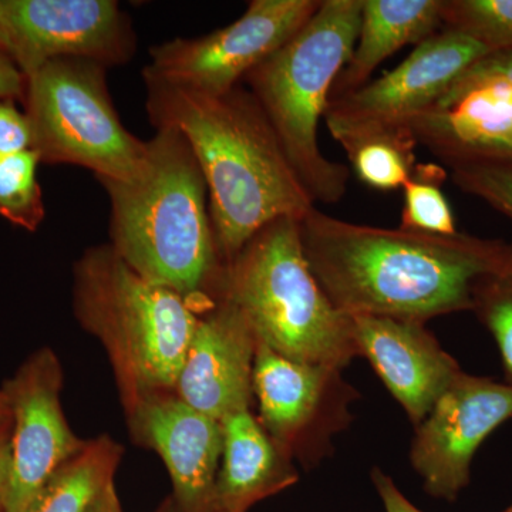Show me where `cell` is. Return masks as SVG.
<instances>
[{
	"label": "cell",
	"mask_w": 512,
	"mask_h": 512,
	"mask_svg": "<svg viewBox=\"0 0 512 512\" xmlns=\"http://www.w3.org/2000/svg\"><path fill=\"white\" fill-rule=\"evenodd\" d=\"M100 183L110 198V245L124 262L183 296L197 313L214 305L227 265L212 229L207 183L187 138L157 128L133 178Z\"/></svg>",
	"instance_id": "3"
},
{
	"label": "cell",
	"mask_w": 512,
	"mask_h": 512,
	"mask_svg": "<svg viewBox=\"0 0 512 512\" xmlns=\"http://www.w3.org/2000/svg\"><path fill=\"white\" fill-rule=\"evenodd\" d=\"M503 512H512V504L510 505V507L505 508Z\"/></svg>",
	"instance_id": "35"
},
{
	"label": "cell",
	"mask_w": 512,
	"mask_h": 512,
	"mask_svg": "<svg viewBox=\"0 0 512 512\" xmlns=\"http://www.w3.org/2000/svg\"><path fill=\"white\" fill-rule=\"evenodd\" d=\"M451 180L512 222V163L463 161L448 165Z\"/></svg>",
	"instance_id": "26"
},
{
	"label": "cell",
	"mask_w": 512,
	"mask_h": 512,
	"mask_svg": "<svg viewBox=\"0 0 512 512\" xmlns=\"http://www.w3.org/2000/svg\"><path fill=\"white\" fill-rule=\"evenodd\" d=\"M252 387L261 426L285 456L305 466L329 453L332 437L352 419L357 394L342 370L286 359L259 342Z\"/></svg>",
	"instance_id": "9"
},
{
	"label": "cell",
	"mask_w": 512,
	"mask_h": 512,
	"mask_svg": "<svg viewBox=\"0 0 512 512\" xmlns=\"http://www.w3.org/2000/svg\"><path fill=\"white\" fill-rule=\"evenodd\" d=\"M511 417L512 383L461 372L416 427L410 461L424 490L456 501L470 484L478 448Z\"/></svg>",
	"instance_id": "10"
},
{
	"label": "cell",
	"mask_w": 512,
	"mask_h": 512,
	"mask_svg": "<svg viewBox=\"0 0 512 512\" xmlns=\"http://www.w3.org/2000/svg\"><path fill=\"white\" fill-rule=\"evenodd\" d=\"M372 478L386 512H423L407 500L392 478L384 474L380 468L373 470Z\"/></svg>",
	"instance_id": "30"
},
{
	"label": "cell",
	"mask_w": 512,
	"mask_h": 512,
	"mask_svg": "<svg viewBox=\"0 0 512 512\" xmlns=\"http://www.w3.org/2000/svg\"><path fill=\"white\" fill-rule=\"evenodd\" d=\"M471 312L493 336L512 383V242H505L497 264L478 279Z\"/></svg>",
	"instance_id": "22"
},
{
	"label": "cell",
	"mask_w": 512,
	"mask_h": 512,
	"mask_svg": "<svg viewBox=\"0 0 512 512\" xmlns=\"http://www.w3.org/2000/svg\"><path fill=\"white\" fill-rule=\"evenodd\" d=\"M0 52L12 57L15 62V35H13L6 0H0Z\"/></svg>",
	"instance_id": "32"
},
{
	"label": "cell",
	"mask_w": 512,
	"mask_h": 512,
	"mask_svg": "<svg viewBox=\"0 0 512 512\" xmlns=\"http://www.w3.org/2000/svg\"><path fill=\"white\" fill-rule=\"evenodd\" d=\"M447 170L439 164L421 163L404 184L400 228L434 235L457 234V222L443 184Z\"/></svg>",
	"instance_id": "21"
},
{
	"label": "cell",
	"mask_w": 512,
	"mask_h": 512,
	"mask_svg": "<svg viewBox=\"0 0 512 512\" xmlns=\"http://www.w3.org/2000/svg\"><path fill=\"white\" fill-rule=\"evenodd\" d=\"M163 512H170V511H163Z\"/></svg>",
	"instance_id": "36"
},
{
	"label": "cell",
	"mask_w": 512,
	"mask_h": 512,
	"mask_svg": "<svg viewBox=\"0 0 512 512\" xmlns=\"http://www.w3.org/2000/svg\"><path fill=\"white\" fill-rule=\"evenodd\" d=\"M73 296L80 325L110 357L126 410L175 392L198 322L183 296L138 275L110 244L76 262Z\"/></svg>",
	"instance_id": "4"
},
{
	"label": "cell",
	"mask_w": 512,
	"mask_h": 512,
	"mask_svg": "<svg viewBox=\"0 0 512 512\" xmlns=\"http://www.w3.org/2000/svg\"><path fill=\"white\" fill-rule=\"evenodd\" d=\"M124 448L109 436L87 440L76 456L57 468L23 512H86L114 483Z\"/></svg>",
	"instance_id": "20"
},
{
	"label": "cell",
	"mask_w": 512,
	"mask_h": 512,
	"mask_svg": "<svg viewBox=\"0 0 512 512\" xmlns=\"http://www.w3.org/2000/svg\"><path fill=\"white\" fill-rule=\"evenodd\" d=\"M12 466V420L0 423V512H5Z\"/></svg>",
	"instance_id": "31"
},
{
	"label": "cell",
	"mask_w": 512,
	"mask_h": 512,
	"mask_svg": "<svg viewBox=\"0 0 512 512\" xmlns=\"http://www.w3.org/2000/svg\"><path fill=\"white\" fill-rule=\"evenodd\" d=\"M487 53L464 33L443 28L417 45L392 72L348 96L330 100L326 114L346 120L403 123L433 109L458 77Z\"/></svg>",
	"instance_id": "14"
},
{
	"label": "cell",
	"mask_w": 512,
	"mask_h": 512,
	"mask_svg": "<svg viewBox=\"0 0 512 512\" xmlns=\"http://www.w3.org/2000/svg\"><path fill=\"white\" fill-rule=\"evenodd\" d=\"M330 136L345 150L357 180L376 191L402 190L416 168V147L403 124L325 116Z\"/></svg>",
	"instance_id": "19"
},
{
	"label": "cell",
	"mask_w": 512,
	"mask_h": 512,
	"mask_svg": "<svg viewBox=\"0 0 512 512\" xmlns=\"http://www.w3.org/2000/svg\"><path fill=\"white\" fill-rule=\"evenodd\" d=\"M106 72L90 60L55 59L30 74L23 106L40 163L83 167L99 181H127L138 173L147 141L121 123Z\"/></svg>",
	"instance_id": "7"
},
{
	"label": "cell",
	"mask_w": 512,
	"mask_h": 512,
	"mask_svg": "<svg viewBox=\"0 0 512 512\" xmlns=\"http://www.w3.org/2000/svg\"><path fill=\"white\" fill-rule=\"evenodd\" d=\"M476 93H495L512 99V50L490 52L480 57L458 77L434 107L450 109Z\"/></svg>",
	"instance_id": "27"
},
{
	"label": "cell",
	"mask_w": 512,
	"mask_h": 512,
	"mask_svg": "<svg viewBox=\"0 0 512 512\" xmlns=\"http://www.w3.org/2000/svg\"><path fill=\"white\" fill-rule=\"evenodd\" d=\"M40 158L35 150L0 157V215L16 227L35 232L46 217L37 181Z\"/></svg>",
	"instance_id": "23"
},
{
	"label": "cell",
	"mask_w": 512,
	"mask_h": 512,
	"mask_svg": "<svg viewBox=\"0 0 512 512\" xmlns=\"http://www.w3.org/2000/svg\"><path fill=\"white\" fill-rule=\"evenodd\" d=\"M86 512H124L117 495L116 485L114 483L107 485Z\"/></svg>",
	"instance_id": "33"
},
{
	"label": "cell",
	"mask_w": 512,
	"mask_h": 512,
	"mask_svg": "<svg viewBox=\"0 0 512 512\" xmlns=\"http://www.w3.org/2000/svg\"><path fill=\"white\" fill-rule=\"evenodd\" d=\"M15 63L30 76L55 59L120 66L133 59L136 33L113 0H6Z\"/></svg>",
	"instance_id": "12"
},
{
	"label": "cell",
	"mask_w": 512,
	"mask_h": 512,
	"mask_svg": "<svg viewBox=\"0 0 512 512\" xmlns=\"http://www.w3.org/2000/svg\"><path fill=\"white\" fill-rule=\"evenodd\" d=\"M444 0H363L359 35L330 100L356 92L397 50L420 45L443 29Z\"/></svg>",
	"instance_id": "18"
},
{
	"label": "cell",
	"mask_w": 512,
	"mask_h": 512,
	"mask_svg": "<svg viewBox=\"0 0 512 512\" xmlns=\"http://www.w3.org/2000/svg\"><path fill=\"white\" fill-rule=\"evenodd\" d=\"M258 340L242 313L225 298L198 313V322L175 393L194 409L221 421L251 409Z\"/></svg>",
	"instance_id": "15"
},
{
	"label": "cell",
	"mask_w": 512,
	"mask_h": 512,
	"mask_svg": "<svg viewBox=\"0 0 512 512\" xmlns=\"http://www.w3.org/2000/svg\"><path fill=\"white\" fill-rule=\"evenodd\" d=\"M441 20L488 52L512 50V0H444Z\"/></svg>",
	"instance_id": "24"
},
{
	"label": "cell",
	"mask_w": 512,
	"mask_h": 512,
	"mask_svg": "<svg viewBox=\"0 0 512 512\" xmlns=\"http://www.w3.org/2000/svg\"><path fill=\"white\" fill-rule=\"evenodd\" d=\"M303 254L338 311L426 323L473 311L478 279L505 242L457 232L424 234L339 220L312 208L299 221Z\"/></svg>",
	"instance_id": "1"
},
{
	"label": "cell",
	"mask_w": 512,
	"mask_h": 512,
	"mask_svg": "<svg viewBox=\"0 0 512 512\" xmlns=\"http://www.w3.org/2000/svg\"><path fill=\"white\" fill-rule=\"evenodd\" d=\"M360 356H365L414 426L463 370L424 323L383 316H352Z\"/></svg>",
	"instance_id": "16"
},
{
	"label": "cell",
	"mask_w": 512,
	"mask_h": 512,
	"mask_svg": "<svg viewBox=\"0 0 512 512\" xmlns=\"http://www.w3.org/2000/svg\"><path fill=\"white\" fill-rule=\"evenodd\" d=\"M363 0H322L311 20L245 77L313 202L338 204L350 170L319 146L330 93L359 35Z\"/></svg>",
	"instance_id": "5"
},
{
	"label": "cell",
	"mask_w": 512,
	"mask_h": 512,
	"mask_svg": "<svg viewBox=\"0 0 512 512\" xmlns=\"http://www.w3.org/2000/svg\"><path fill=\"white\" fill-rule=\"evenodd\" d=\"M63 369L52 349L30 355L2 386L12 420V466L5 512H23L37 491L87 440L67 423Z\"/></svg>",
	"instance_id": "11"
},
{
	"label": "cell",
	"mask_w": 512,
	"mask_h": 512,
	"mask_svg": "<svg viewBox=\"0 0 512 512\" xmlns=\"http://www.w3.org/2000/svg\"><path fill=\"white\" fill-rule=\"evenodd\" d=\"M32 126L15 100L0 99V157L32 150Z\"/></svg>",
	"instance_id": "28"
},
{
	"label": "cell",
	"mask_w": 512,
	"mask_h": 512,
	"mask_svg": "<svg viewBox=\"0 0 512 512\" xmlns=\"http://www.w3.org/2000/svg\"><path fill=\"white\" fill-rule=\"evenodd\" d=\"M143 77L151 124L183 134L200 163L225 265L269 222L301 221L315 208L248 89L208 94Z\"/></svg>",
	"instance_id": "2"
},
{
	"label": "cell",
	"mask_w": 512,
	"mask_h": 512,
	"mask_svg": "<svg viewBox=\"0 0 512 512\" xmlns=\"http://www.w3.org/2000/svg\"><path fill=\"white\" fill-rule=\"evenodd\" d=\"M134 439L164 461L178 512H215V483L222 456L221 421L177 393L146 397L126 410Z\"/></svg>",
	"instance_id": "13"
},
{
	"label": "cell",
	"mask_w": 512,
	"mask_h": 512,
	"mask_svg": "<svg viewBox=\"0 0 512 512\" xmlns=\"http://www.w3.org/2000/svg\"><path fill=\"white\" fill-rule=\"evenodd\" d=\"M28 90V76L20 70L12 57L0 52V99L23 103Z\"/></svg>",
	"instance_id": "29"
},
{
	"label": "cell",
	"mask_w": 512,
	"mask_h": 512,
	"mask_svg": "<svg viewBox=\"0 0 512 512\" xmlns=\"http://www.w3.org/2000/svg\"><path fill=\"white\" fill-rule=\"evenodd\" d=\"M322 0H252L241 18L194 39L151 49L143 76L208 94L227 93L315 15Z\"/></svg>",
	"instance_id": "8"
},
{
	"label": "cell",
	"mask_w": 512,
	"mask_h": 512,
	"mask_svg": "<svg viewBox=\"0 0 512 512\" xmlns=\"http://www.w3.org/2000/svg\"><path fill=\"white\" fill-rule=\"evenodd\" d=\"M222 456L215 483V512H248L259 501L298 483V471L251 409L221 420Z\"/></svg>",
	"instance_id": "17"
},
{
	"label": "cell",
	"mask_w": 512,
	"mask_h": 512,
	"mask_svg": "<svg viewBox=\"0 0 512 512\" xmlns=\"http://www.w3.org/2000/svg\"><path fill=\"white\" fill-rule=\"evenodd\" d=\"M10 419L8 403H6L5 394L0 389V423H5Z\"/></svg>",
	"instance_id": "34"
},
{
	"label": "cell",
	"mask_w": 512,
	"mask_h": 512,
	"mask_svg": "<svg viewBox=\"0 0 512 512\" xmlns=\"http://www.w3.org/2000/svg\"><path fill=\"white\" fill-rule=\"evenodd\" d=\"M218 298L242 313L259 343L286 359L343 370L360 356L352 318L333 306L309 268L298 220L259 229L225 266Z\"/></svg>",
	"instance_id": "6"
},
{
	"label": "cell",
	"mask_w": 512,
	"mask_h": 512,
	"mask_svg": "<svg viewBox=\"0 0 512 512\" xmlns=\"http://www.w3.org/2000/svg\"><path fill=\"white\" fill-rule=\"evenodd\" d=\"M463 161L512 163V103L483 111L474 121L467 143L444 165Z\"/></svg>",
	"instance_id": "25"
}]
</instances>
